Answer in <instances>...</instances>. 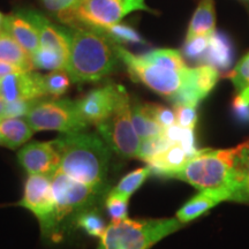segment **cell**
I'll return each instance as SVG.
<instances>
[{"instance_id": "cell-1", "label": "cell", "mask_w": 249, "mask_h": 249, "mask_svg": "<svg viewBox=\"0 0 249 249\" xmlns=\"http://www.w3.org/2000/svg\"><path fill=\"white\" fill-rule=\"evenodd\" d=\"M172 178L200 191L225 192L232 200H247L246 181L240 164V147L222 150H198Z\"/></svg>"}, {"instance_id": "cell-2", "label": "cell", "mask_w": 249, "mask_h": 249, "mask_svg": "<svg viewBox=\"0 0 249 249\" xmlns=\"http://www.w3.org/2000/svg\"><path fill=\"white\" fill-rule=\"evenodd\" d=\"M70 45L66 71L75 83L97 82L118 68L116 43L98 30L60 27Z\"/></svg>"}, {"instance_id": "cell-3", "label": "cell", "mask_w": 249, "mask_h": 249, "mask_svg": "<svg viewBox=\"0 0 249 249\" xmlns=\"http://www.w3.org/2000/svg\"><path fill=\"white\" fill-rule=\"evenodd\" d=\"M116 43V42H114ZM116 52L133 81L143 83L152 91L167 98L173 105H195L205 97L198 88L197 67L176 71L151 64L141 55H134L116 43Z\"/></svg>"}, {"instance_id": "cell-4", "label": "cell", "mask_w": 249, "mask_h": 249, "mask_svg": "<svg viewBox=\"0 0 249 249\" xmlns=\"http://www.w3.org/2000/svg\"><path fill=\"white\" fill-rule=\"evenodd\" d=\"M52 142L60 154V169L67 176L90 186H107L112 150L98 133H67Z\"/></svg>"}, {"instance_id": "cell-5", "label": "cell", "mask_w": 249, "mask_h": 249, "mask_svg": "<svg viewBox=\"0 0 249 249\" xmlns=\"http://www.w3.org/2000/svg\"><path fill=\"white\" fill-rule=\"evenodd\" d=\"M185 225L178 218L126 219L111 222L99 238L97 249H150Z\"/></svg>"}, {"instance_id": "cell-6", "label": "cell", "mask_w": 249, "mask_h": 249, "mask_svg": "<svg viewBox=\"0 0 249 249\" xmlns=\"http://www.w3.org/2000/svg\"><path fill=\"white\" fill-rule=\"evenodd\" d=\"M53 191L57 222L64 238L65 234L74 230L75 218L83 211L98 208V204L105 200L108 186H90L71 178L59 169L51 178Z\"/></svg>"}, {"instance_id": "cell-7", "label": "cell", "mask_w": 249, "mask_h": 249, "mask_svg": "<svg viewBox=\"0 0 249 249\" xmlns=\"http://www.w3.org/2000/svg\"><path fill=\"white\" fill-rule=\"evenodd\" d=\"M135 11L154 12L145 4V0H85L70 14L59 18L67 26L102 30L112 24L119 23L123 18Z\"/></svg>"}, {"instance_id": "cell-8", "label": "cell", "mask_w": 249, "mask_h": 249, "mask_svg": "<svg viewBox=\"0 0 249 249\" xmlns=\"http://www.w3.org/2000/svg\"><path fill=\"white\" fill-rule=\"evenodd\" d=\"M26 119L35 132L54 130L67 134L83 132L88 127L77 110L76 101L71 99H37Z\"/></svg>"}, {"instance_id": "cell-9", "label": "cell", "mask_w": 249, "mask_h": 249, "mask_svg": "<svg viewBox=\"0 0 249 249\" xmlns=\"http://www.w3.org/2000/svg\"><path fill=\"white\" fill-rule=\"evenodd\" d=\"M18 204L35 214L45 239L52 242H60L64 239L57 222L51 178L40 174H29L24 183L23 196Z\"/></svg>"}, {"instance_id": "cell-10", "label": "cell", "mask_w": 249, "mask_h": 249, "mask_svg": "<svg viewBox=\"0 0 249 249\" xmlns=\"http://www.w3.org/2000/svg\"><path fill=\"white\" fill-rule=\"evenodd\" d=\"M96 128L112 151L124 158H139L142 141L134 128L128 93H124L111 117L97 124Z\"/></svg>"}, {"instance_id": "cell-11", "label": "cell", "mask_w": 249, "mask_h": 249, "mask_svg": "<svg viewBox=\"0 0 249 249\" xmlns=\"http://www.w3.org/2000/svg\"><path fill=\"white\" fill-rule=\"evenodd\" d=\"M127 92L124 87L110 82L95 88L76 101V107L81 117L88 124L104 123L116 110L124 93Z\"/></svg>"}, {"instance_id": "cell-12", "label": "cell", "mask_w": 249, "mask_h": 249, "mask_svg": "<svg viewBox=\"0 0 249 249\" xmlns=\"http://www.w3.org/2000/svg\"><path fill=\"white\" fill-rule=\"evenodd\" d=\"M18 160L28 174L52 178L60 169V154L53 142H31L18 152Z\"/></svg>"}, {"instance_id": "cell-13", "label": "cell", "mask_w": 249, "mask_h": 249, "mask_svg": "<svg viewBox=\"0 0 249 249\" xmlns=\"http://www.w3.org/2000/svg\"><path fill=\"white\" fill-rule=\"evenodd\" d=\"M46 96L43 75L36 71H21L0 77V98L5 103L37 101Z\"/></svg>"}, {"instance_id": "cell-14", "label": "cell", "mask_w": 249, "mask_h": 249, "mask_svg": "<svg viewBox=\"0 0 249 249\" xmlns=\"http://www.w3.org/2000/svg\"><path fill=\"white\" fill-rule=\"evenodd\" d=\"M17 12L28 18L33 23V26L36 28L39 36L40 46L58 50L66 55L68 60L70 45H68V40L60 27L54 26L51 21H49V18H46L44 15L35 11V9L21 8L17 9Z\"/></svg>"}, {"instance_id": "cell-15", "label": "cell", "mask_w": 249, "mask_h": 249, "mask_svg": "<svg viewBox=\"0 0 249 249\" xmlns=\"http://www.w3.org/2000/svg\"><path fill=\"white\" fill-rule=\"evenodd\" d=\"M1 29L8 33L30 55L39 49L40 42L36 28L23 15L14 13L6 15Z\"/></svg>"}, {"instance_id": "cell-16", "label": "cell", "mask_w": 249, "mask_h": 249, "mask_svg": "<svg viewBox=\"0 0 249 249\" xmlns=\"http://www.w3.org/2000/svg\"><path fill=\"white\" fill-rule=\"evenodd\" d=\"M189 158L191 156L185 150L181 143L174 142L163 151L151 157L147 163L151 167L152 173L165 178H172L173 174L181 169Z\"/></svg>"}, {"instance_id": "cell-17", "label": "cell", "mask_w": 249, "mask_h": 249, "mask_svg": "<svg viewBox=\"0 0 249 249\" xmlns=\"http://www.w3.org/2000/svg\"><path fill=\"white\" fill-rule=\"evenodd\" d=\"M229 200H232L231 196L225 192L211 191V189L201 191L186 204H183L181 209L177 213V218L182 224H187L208 213L220 202Z\"/></svg>"}, {"instance_id": "cell-18", "label": "cell", "mask_w": 249, "mask_h": 249, "mask_svg": "<svg viewBox=\"0 0 249 249\" xmlns=\"http://www.w3.org/2000/svg\"><path fill=\"white\" fill-rule=\"evenodd\" d=\"M233 58L234 49L231 38L222 31H214L210 36L209 46L202 61L217 70L225 71L231 67Z\"/></svg>"}, {"instance_id": "cell-19", "label": "cell", "mask_w": 249, "mask_h": 249, "mask_svg": "<svg viewBox=\"0 0 249 249\" xmlns=\"http://www.w3.org/2000/svg\"><path fill=\"white\" fill-rule=\"evenodd\" d=\"M35 130L23 118H1L0 119V144L17 150L29 141Z\"/></svg>"}, {"instance_id": "cell-20", "label": "cell", "mask_w": 249, "mask_h": 249, "mask_svg": "<svg viewBox=\"0 0 249 249\" xmlns=\"http://www.w3.org/2000/svg\"><path fill=\"white\" fill-rule=\"evenodd\" d=\"M216 28V12L213 0H202L193 15L187 30V38L195 36H211Z\"/></svg>"}, {"instance_id": "cell-21", "label": "cell", "mask_w": 249, "mask_h": 249, "mask_svg": "<svg viewBox=\"0 0 249 249\" xmlns=\"http://www.w3.org/2000/svg\"><path fill=\"white\" fill-rule=\"evenodd\" d=\"M0 61L17 65L26 71H30L35 68L31 55L13 37L2 29L0 31Z\"/></svg>"}, {"instance_id": "cell-22", "label": "cell", "mask_w": 249, "mask_h": 249, "mask_svg": "<svg viewBox=\"0 0 249 249\" xmlns=\"http://www.w3.org/2000/svg\"><path fill=\"white\" fill-rule=\"evenodd\" d=\"M132 119L134 128L141 139V141L160 136L164 128L160 124L156 123L150 114L148 113L145 104L139 102H132Z\"/></svg>"}, {"instance_id": "cell-23", "label": "cell", "mask_w": 249, "mask_h": 249, "mask_svg": "<svg viewBox=\"0 0 249 249\" xmlns=\"http://www.w3.org/2000/svg\"><path fill=\"white\" fill-rule=\"evenodd\" d=\"M151 173V167L149 166V165L145 167H141V169L132 171V172L126 174V176L118 182V185L110 189L108 193L112 195H117L119 196V197L129 200L130 196L143 185V182L150 177Z\"/></svg>"}, {"instance_id": "cell-24", "label": "cell", "mask_w": 249, "mask_h": 249, "mask_svg": "<svg viewBox=\"0 0 249 249\" xmlns=\"http://www.w3.org/2000/svg\"><path fill=\"white\" fill-rule=\"evenodd\" d=\"M34 67L48 71H66L67 57L54 49L39 46L35 53L31 54Z\"/></svg>"}, {"instance_id": "cell-25", "label": "cell", "mask_w": 249, "mask_h": 249, "mask_svg": "<svg viewBox=\"0 0 249 249\" xmlns=\"http://www.w3.org/2000/svg\"><path fill=\"white\" fill-rule=\"evenodd\" d=\"M107 227L98 208H91V209L83 211L75 218V222H74V230L80 229L88 235L95 236V238H101L104 234Z\"/></svg>"}, {"instance_id": "cell-26", "label": "cell", "mask_w": 249, "mask_h": 249, "mask_svg": "<svg viewBox=\"0 0 249 249\" xmlns=\"http://www.w3.org/2000/svg\"><path fill=\"white\" fill-rule=\"evenodd\" d=\"M141 57L151 64L158 65V66L170 68V70L182 71L186 70L187 65L183 60L182 54L178 50L172 49H158L152 50L148 53L141 55Z\"/></svg>"}, {"instance_id": "cell-27", "label": "cell", "mask_w": 249, "mask_h": 249, "mask_svg": "<svg viewBox=\"0 0 249 249\" xmlns=\"http://www.w3.org/2000/svg\"><path fill=\"white\" fill-rule=\"evenodd\" d=\"M118 44H145V40L134 28L128 24L116 23L98 30Z\"/></svg>"}, {"instance_id": "cell-28", "label": "cell", "mask_w": 249, "mask_h": 249, "mask_svg": "<svg viewBox=\"0 0 249 249\" xmlns=\"http://www.w3.org/2000/svg\"><path fill=\"white\" fill-rule=\"evenodd\" d=\"M43 82L46 95L52 98H59L67 92L71 85L70 74L67 71H52L51 73L43 75Z\"/></svg>"}, {"instance_id": "cell-29", "label": "cell", "mask_w": 249, "mask_h": 249, "mask_svg": "<svg viewBox=\"0 0 249 249\" xmlns=\"http://www.w3.org/2000/svg\"><path fill=\"white\" fill-rule=\"evenodd\" d=\"M210 36H195L187 38L183 45V55L191 60H202L209 46Z\"/></svg>"}, {"instance_id": "cell-30", "label": "cell", "mask_w": 249, "mask_h": 249, "mask_svg": "<svg viewBox=\"0 0 249 249\" xmlns=\"http://www.w3.org/2000/svg\"><path fill=\"white\" fill-rule=\"evenodd\" d=\"M128 201L129 200L107 193V197H105V208L110 214L112 222H118V220L128 218Z\"/></svg>"}, {"instance_id": "cell-31", "label": "cell", "mask_w": 249, "mask_h": 249, "mask_svg": "<svg viewBox=\"0 0 249 249\" xmlns=\"http://www.w3.org/2000/svg\"><path fill=\"white\" fill-rule=\"evenodd\" d=\"M230 79L238 92L249 90V53L246 54L233 68L230 74Z\"/></svg>"}, {"instance_id": "cell-32", "label": "cell", "mask_w": 249, "mask_h": 249, "mask_svg": "<svg viewBox=\"0 0 249 249\" xmlns=\"http://www.w3.org/2000/svg\"><path fill=\"white\" fill-rule=\"evenodd\" d=\"M195 105H174V113L176 120L179 126L182 128L194 129L197 123V111Z\"/></svg>"}, {"instance_id": "cell-33", "label": "cell", "mask_w": 249, "mask_h": 249, "mask_svg": "<svg viewBox=\"0 0 249 249\" xmlns=\"http://www.w3.org/2000/svg\"><path fill=\"white\" fill-rule=\"evenodd\" d=\"M145 108H147L148 113L154 118V120H156V123L160 124L164 129L177 124L176 113L170 108L163 107V105L149 103V104H145Z\"/></svg>"}, {"instance_id": "cell-34", "label": "cell", "mask_w": 249, "mask_h": 249, "mask_svg": "<svg viewBox=\"0 0 249 249\" xmlns=\"http://www.w3.org/2000/svg\"><path fill=\"white\" fill-rule=\"evenodd\" d=\"M85 0H42L46 8L50 12L57 14V18L70 14L74 9H76Z\"/></svg>"}, {"instance_id": "cell-35", "label": "cell", "mask_w": 249, "mask_h": 249, "mask_svg": "<svg viewBox=\"0 0 249 249\" xmlns=\"http://www.w3.org/2000/svg\"><path fill=\"white\" fill-rule=\"evenodd\" d=\"M35 101H15L5 104L4 118H22L27 117Z\"/></svg>"}, {"instance_id": "cell-36", "label": "cell", "mask_w": 249, "mask_h": 249, "mask_svg": "<svg viewBox=\"0 0 249 249\" xmlns=\"http://www.w3.org/2000/svg\"><path fill=\"white\" fill-rule=\"evenodd\" d=\"M233 113L239 123L249 124V101L239 93L233 101Z\"/></svg>"}, {"instance_id": "cell-37", "label": "cell", "mask_w": 249, "mask_h": 249, "mask_svg": "<svg viewBox=\"0 0 249 249\" xmlns=\"http://www.w3.org/2000/svg\"><path fill=\"white\" fill-rule=\"evenodd\" d=\"M240 147V164L246 181V191L249 198V140L239 145Z\"/></svg>"}, {"instance_id": "cell-38", "label": "cell", "mask_w": 249, "mask_h": 249, "mask_svg": "<svg viewBox=\"0 0 249 249\" xmlns=\"http://www.w3.org/2000/svg\"><path fill=\"white\" fill-rule=\"evenodd\" d=\"M21 71H23L22 68L17 66V65L9 64V62H6V61H0V77L9 75V74L21 73Z\"/></svg>"}, {"instance_id": "cell-39", "label": "cell", "mask_w": 249, "mask_h": 249, "mask_svg": "<svg viewBox=\"0 0 249 249\" xmlns=\"http://www.w3.org/2000/svg\"><path fill=\"white\" fill-rule=\"evenodd\" d=\"M5 104L6 103L2 101L1 98H0V119H1V118H4V116H5Z\"/></svg>"}, {"instance_id": "cell-40", "label": "cell", "mask_w": 249, "mask_h": 249, "mask_svg": "<svg viewBox=\"0 0 249 249\" xmlns=\"http://www.w3.org/2000/svg\"><path fill=\"white\" fill-rule=\"evenodd\" d=\"M4 18H5V15L0 12V27L2 26V22H4Z\"/></svg>"}, {"instance_id": "cell-41", "label": "cell", "mask_w": 249, "mask_h": 249, "mask_svg": "<svg viewBox=\"0 0 249 249\" xmlns=\"http://www.w3.org/2000/svg\"><path fill=\"white\" fill-rule=\"evenodd\" d=\"M0 31H1V27H0Z\"/></svg>"}]
</instances>
